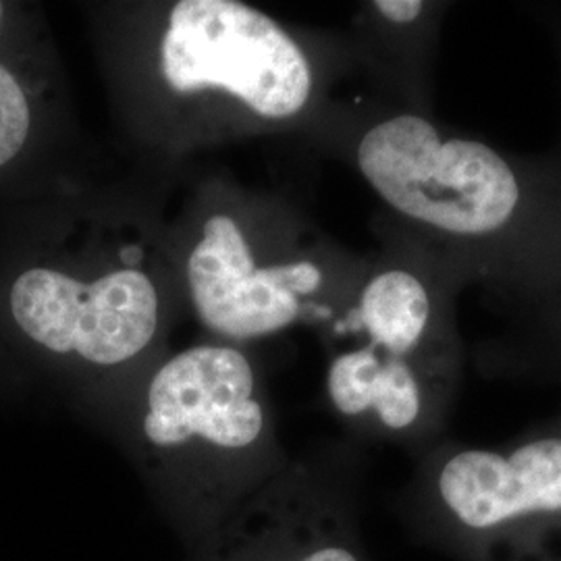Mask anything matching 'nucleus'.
<instances>
[{"instance_id":"nucleus-1","label":"nucleus","mask_w":561,"mask_h":561,"mask_svg":"<svg viewBox=\"0 0 561 561\" xmlns=\"http://www.w3.org/2000/svg\"><path fill=\"white\" fill-rule=\"evenodd\" d=\"M317 134L347 157L391 221L512 308L561 283V173L400 106L335 108Z\"/></svg>"},{"instance_id":"nucleus-2","label":"nucleus","mask_w":561,"mask_h":561,"mask_svg":"<svg viewBox=\"0 0 561 561\" xmlns=\"http://www.w3.org/2000/svg\"><path fill=\"white\" fill-rule=\"evenodd\" d=\"M322 327L324 396L358 439L400 445L416 458L445 439L463 382L458 298L466 268L398 222Z\"/></svg>"},{"instance_id":"nucleus-3","label":"nucleus","mask_w":561,"mask_h":561,"mask_svg":"<svg viewBox=\"0 0 561 561\" xmlns=\"http://www.w3.org/2000/svg\"><path fill=\"white\" fill-rule=\"evenodd\" d=\"M115 412L150 495L190 551L289 461L254 362L222 341L150 364Z\"/></svg>"},{"instance_id":"nucleus-4","label":"nucleus","mask_w":561,"mask_h":561,"mask_svg":"<svg viewBox=\"0 0 561 561\" xmlns=\"http://www.w3.org/2000/svg\"><path fill=\"white\" fill-rule=\"evenodd\" d=\"M146 69L181 115L317 129L350 44L310 41L240 0H178L150 32Z\"/></svg>"},{"instance_id":"nucleus-5","label":"nucleus","mask_w":561,"mask_h":561,"mask_svg":"<svg viewBox=\"0 0 561 561\" xmlns=\"http://www.w3.org/2000/svg\"><path fill=\"white\" fill-rule=\"evenodd\" d=\"M412 533L456 561H561V412L510 442H443L401 489Z\"/></svg>"},{"instance_id":"nucleus-6","label":"nucleus","mask_w":561,"mask_h":561,"mask_svg":"<svg viewBox=\"0 0 561 561\" xmlns=\"http://www.w3.org/2000/svg\"><path fill=\"white\" fill-rule=\"evenodd\" d=\"M368 259L324 240L294 210L259 221L241 208H213L183 256L194 314L222 343L268 340L296 324L333 321Z\"/></svg>"},{"instance_id":"nucleus-7","label":"nucleus","mask_w":561,"mask_h":561,"mask_svg":"<svg viewBox=\"0 0 561 561\" xmlns=\"http://www.w3.org/2000/svg\"><path fill=\"white\" fill-rule=\"evenodd\" d=\"M9 306L21 333L67 362L111 410L146 370L164 308L161 280L127 248L85 268H30L13 283Z\"/></svg>"},{"instance_id":"nucleus-8","label":"nucleus","mask_w":561,"mask_h":561,"mask_svg":"<svg viewBox=\"0 0 561 561\" xmlns=\"http://www.w3.org/2000/svg\"><path fill=\"white\" fill-rule=\"evenodd\" d=\"M360 516L356 449L329 447L287 461L190 561H370Z\"/></svg>"},{"instance_id":"nucleus-9","label":"nucleus","mask_w":561,"mask_h":561,"mask_svg":"<svg viewBox=\"0 0 561 561\" xmlns=\"http://www.w3.org/2000/svg\"><path fill=\"white\" fill-rule=\"evenodd\" d=\"M451 11L443 0H373L362 4L350 44L393 106L433 115V71L443 23Z\"/></svg>"},{"instance_id":"nucleus-10","label":"nucleus","mask_w":561,"mask_h":561,"mask_svg":"<svg viewBox=\"0 0 561 561\" xmlns=\"http://www.w3.org/2000/svg\"><path fill=\"white\" fill-rule=\"evenodd\" d=\"M514 312V322L482 347L484 373L561 387V283Z\"/></svg>"},{"instance_id":"nucleus-11","label":"nucleus","mask_w":561,"mask_h":561,"mask_svg":"<svg viewBox=\"0 0 561 561\" xmlns=\"http://www.w3.org/2000/svg\"><path fill=\"white\" fill-rule=\"evenodd\" d=\"M32 108L20 80L0 62V167L13 161L30 136Z\"/></svg>"},{"instance_id":"nucleus-12","label":"nucleus","mask_w":561,"mask_h":561,"mask_svg":"<svg viewBox=\"0 0 561 561\" xmlns=\"http://www.w3.org/2000/svg\"><path fill=\"white\" fill-rule=\"evenodd\" d=\"M560 46H561V27H560ZM549 157H551V161L556 162V167L560 169L561 173V136L560 141L556 144V148L549 152Z\"/></svg>"},{"instance_id":"nucleus-13","label":"nucleus","mask_w":561,"mask_h":561,"mask_svg":"<svg viewBox=\"0 0 561 561\" xmlns=\"http://www.w3.org/2000/svg\"><path fill=\"white\" fill-rule=\"evenodd\" d=\"M2 18H4V4L0 2V25H2Z\"/></svg>"}]
</instances>
